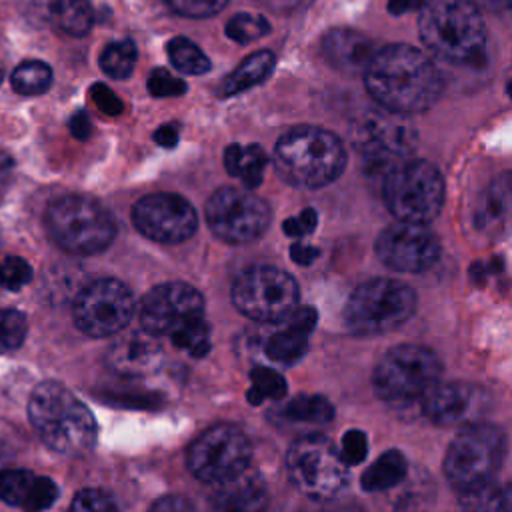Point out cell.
<instances>
[{
  "mask_svg": "<svg viewBox=\"0 0 512 512\" xmlns=\"http://www.w3.org/2000/svg\"><path fill=\"white\" fill-rule=\"evenodd\" d=\"M364 84L386 112L398 116L432 108L444 86L436 64L410 44L378 48L364 70Z\"/></svg>",
  "mask_w": 512,
  "mask_h": 512,
  "instance_id": "cell-1",
  "label": "cell"
},
{
  "mask_svg": "<svg viewBox=\"0 0 512 512\" xmlns=\"http://www.w3.org/2000/svg\"><path fill=\"white\" fill-rule=\"evenodd\" d=\"M28 414L42 442L58 454L78 456L96 442L92 412L60 382H40L30 396Z\"/></svg>",
  "mask_w": 512,
  "mask_h": 512,
  "instance_id": "cell-2",
  "label": "cell"
},
{
  "mask_svg": "<svg viewBox=\"0 0 512 512\" xmlns=\"http://www.w3.org/2000/svg\"><path fill=\"white\" fill-rule=\"evenodd\" d=\"M418 30L424 46L446 62L472 66L484 56L486 30L472 0H428L420 8Z\"/></svg>",
  "mask_w": 512,
  "mask_h": 512,
  "instance_id": "cell-3",
  "label": "cell"
},
{
  "mask_svg": "<svg viewBox=\"0 0 512 512\" xmlns=\"http://www.w3.org/2000/svg\"><path fill=\"white\" fill-rule=\"evenodd\" d=\"M346 166V150L338 136L318 126H296L274 146V168L282 180L300 188H322Z\"/></svg>",
  "mask_w": 512,
  "mask_h": 512,
  "instance_id": "cell-4",
  "label": "cell"
},
{
  "mask_svg": "<svg viewBox=\"0 0 512 512\" xmlns=\"http://www.w3.org/2000/svg\"><path fill=\"white\" fill-rule=\"evenodd\" d=\"M506 456L502 428L476 422L454 436L444 456V474L460 492H472L492 482Z\"/></svg>",
  "mask_w": 512,
  "mask_h": 512,
  "instance_id": "cell-5",
  "label": "cell"
},
{
  "mask_svg": "<svg viewBox=\"0 0 512 512\" xmlns=\"http://www.w3.org/2000/svg\"><path fill=\"white\" fill-rule=\"evenodd\" d=\"M52 240L72 254H96L110 246L116 224L110 212L88 196H62L46 210Z\"/></svg>",
  "mask_w": 512,
  "mask_h": 512,
  "instance_id": "cell-6",
  "label": "cell"
},
{
  "mask_svg": "<svg viewBox=\"0 0 512 512\" xmlns=\"http://www.w3.org/2000/svg\"><path fill=\"white\" fill-rule=\"evenodd\" d=\"M416 310V294L408 284L390 278L362 282L344 306V322L358 336H376L404 324Z\"/></svg>",
  "mask_w": 512,
  "mask_h": 512,
  "instance_id": "cell-7",
  "label": "cell"
},
{
  "mask_svg": "<svg viewBox=\"0 0 512 512\" xmlns=\"http://www.w3.org/2000/svg\"><path fill=\"white\" fill-rule=\"evenodd\" d=\"M386 208L400 222L428 224L444 204V180L426 160H406L382 180Z\"/></svg>",
  "mask_w": 512,
  "mask_h": 512,
  "instance_id": "cell-8",
  "label": "cell"
},
{
  "mask_svg": "<svg viewBox=\"0 0 512 512\" xmlns=\"http://www.w3.org/2000/svg\"><path fill=\"white\" fill-rule=\"evenodd\" d=\"M442 374V362L426 346L400 344L390 348L374 368L376 394L388 402H412L424 398Z\"/></svg>",
  "mask_w": 512,
  "mask_h": 512,
  "instance_id": "cell-9",
  "label": "cell"
},
{
  "mask_svg": "<svg viewBox=\"0 0 512 512\" xmlns=\"http://www.w3.org/2000/svg\"><path fill=\"white\" fill-rule=\"evenodd\" d=\"M286 468L294 486L314 500L336 496L348 482V466L332 440L322 434L298 438L288 448Z\"/></svg>",
  "mask_w": 512,
  "mask_h": 512,
  "instance_id": "cell-10",
  "label": "cell"
},
{
  "mask_svg": "<svg viewBox=\"0 0 512 512\" xmlns=\"http://www.w3.org/2000/svg\"><path fill=\"white\" fill-rule=\"evenodd\" d=\"M352 142L360 152L368 174H378L384 180L396 166L410 160L416 132L398 114L370 112L356 120Z\"/></svg>",
  "mask_w": 512,
  "mask_h": 512,
  "instance_id": "cell-11",
  "label": "cell"
},
{
  "mask_svg": "<svg viewBox=\"0 0 512 512\" xmlns=\"http://www.w3.org/2000/svg\"><path fill=\"white\" fill-rule=\"evenodd\" d=\"M232 304L258 322H282L298 304L296 280L274 266L244 270L232 284Z\"/></svg>",
  "mask_w": 512,
  "mask_h": 512,
  "instance_id": "cell-12",
  "label": "cell"
},
{
  "mask_svg": "<svg viewBox=\"0 0 512 512\" xmlns=\"http://www.w3.org/2000/svg\"><path fill=\"white\" fill-rule=\"evenodd\" d=\"M250 462V442L232 424H218L200 434L188 448L190 472L208 484L228 482L246 472Z\"/></svg>",
  "mask_w": 512,
  "mask_h": 512,
  "instance_id": "cell-13",
  "label": "cell"
},
{
  "mask_svg": "<svg viewBox=\"0 0 512 512\" xmlns=\"http://www.w3.org/2000/svg\"><path fill=\"white\" fill-rule=\"evenodd\" d=\"M206 222L216 238L244 244L262 236L268 228L270 208L260 196L244 188L224 186L206 202Z\"/></svg>",
  "mask_w": 512,
  "mask_h": 512,
  "instance_id": "cell-14",
  "label": "cell"
},
{
  "mask_svg": "<svg viewBox=\"0 0 512 512\" xmlns=\"http://www.w3.org/2000/svg\"><path fill=\"white\" fill-rule=\"evenodd\" d=\"M72 316L76 326L94 338L118 334L134 316L132 292L114 278H100L86 284L74 300Z\"/></svg>",
  "mask_w": 512,
  "mask_h": 512,
  "instance_id": "cell-15",
  "label": "cell"
},
{
  "mask_svg": "<svg viewBox=\"0 0 512 512\" xmlns=\"http://www.w3.org/2000/svg\"><path fill=\"white\" fill-rule=\"evenodd\" d=\"M132 222L140 234L154 242L178 244L196 232L198 216L186 198L158 192L148 194L134 204Z\"/></svg>",
  "mask_w": 512,
  "mask_h": 512,
  "instance_id": "cell-16",
  "label": "cell"
},
{
  "mask_svg": "<svg viewBox=\"0 0 512 512\" xmlns=\"http://www.w3.org/2000/svg\"><path fill=\"white\" fill-rule=\"evenodd\" d=\"M202 294L184 282L154 286L140 302V324L154 336H172L190 322L204 318Z\"/></svg>",
  "mask_w": 512,
  "mask_h": 512,
  "instance_id": "cell-17",
  "label": "cell"
},
{
  "mask_svg": "<svg viewBox=\"0 0 512 512\" xmlns=\"http://www.w3.org/2000/svg\"><path fill=\"white\" fill-rule=\"evenodd\" d=\"M376 254L392 270L422 272L438 260L440 240L428 224L396 220L380 232Z\"/></svg>",
  "mask_w": 512,
  "mask_h": 512,
  "instance_id": "cell-18",
  "label": "cell"
},
{
  "mask_svg": "<svg viewBox=\"0 0 512 512\" xmlns=\"http://www.w3.org/2000/svg\"><path fill=\"white\" fill-rule=\"evenodd\" d=\"M490 406V394L468 382L436 384L424 396V412L438 426H470L480 422Z\"/></svg>",
  "mask_w": 512,
  "mask_h": 512,
  "instance_id": "cell-19",
  "label": "cell"
},
{
  "mask_svg": "<svg viewBox=\"0 0 512 512\" xmlns=\"http://www.w3.org/2000/svg\"><path fill=\"white\" fill-rule=\"evenodd\" d=\"M162 358L158 336L144 328L116 338L108 348V364L122 376H146L160 366Z\"/></svg>",
  "mask_w": 512,
  "mask_h": 512,
  "instance_id": "cell-20",
  "label": "cell"
},
{
  "mask_svg": "<svg viewBox=\"0 0 512 512\" xmlns=\"http://www.w3.org/2000/svg\"><path fill=\"white\" fill-rule=\"evenodd\" d=\"M58 498L56 484L30 470H0V502L24 512H42Z\"/></svg>",
  "mask_w": 512,
  "mask_h": 512,
  "instance_id": "cell-21",
  "label": "cell"
},
{
  "mask_svg": "<svg viewBox=\"0 0 512 512\" xmlns=\"http://www.w3.org/2000/svg\"><path fill=\"white\" fill-rule=\"evenodd\" d=\"M266 506V486L248 470L228 482L218 484L210 498V512H266Z\"/></svg>",
  "mask_w": 512,
  "mask_h": 512,
  "instance_id": "cell-22",
  "label": "cell"
},
{
  "mask_svg": "<svg viewBox=\"0 0 512 512\" xmlns=\"http://www.w3.org/2000/svg\"><path fill=\"white\" fill-rule=\"evenodd\" d=\"M284 326L276 330L266 342V354L280 364H292L308 348V336L316 326L314 308H296L286 320Z\"/></svg>",
  "mask_w": 512,
  "mask_h": 512,
  "instance_id": "cell-23",
  "label": "cell"
},
{
  "mask_svg": "<svg viewBox=\"0 0 512 512\" xmlns=\"http://www.w3.org/2000/svg\"><path fill=\"white\" fill-rule=\"evenodd\" d=\"M376 50L370 38L350 28H334L322 40L326 60L342 72H364Z\"/></svg>",
  "mask_w": 512,
  "mask_h": 512,
  "instance_id": "cell-24",
  "label": "cell"
},
{
  "mask_svg": "<svg viewBox=\"0 0 512 512\" xmlns=\"http://www.w3.org/2000/svg\"><path fill=\"white\" fill-rule=\"evenodd\" d=\"M474 224L492 234L512 224V174H500L484 190L474 212Z\"/></svg>",
  "mask_w": 512,
  "mask_h": 512,
  "instance_id": "cell-25",
  "label": "cell"
},
{
  "mask_svg": "<svg viewBox=\"0 0 512 512\" xmlns=\"http://www.w3.org/2000/svg\"><path fill=\"white\" fill-rule=\"evenodd\" d=\"M408 462L400 450H388L370 464L362 474V488L372 494H386L406 480Z\"/></svg>",
  "mask_w": 512,
  "mask_h": 512,
  "instance_id": "cell-26",
  "label": "cell"
},
{
  "mask_svg": "<svg viewBox=\"0 0 512 512\" xmlns=\"http://www.w3.org/2000/svg\"><path fill=\"white\" fill-rule=\"evenodd\" d=\"M276 58L270 50H260L242 60L218 86L220 96H234L260 82H264L274 70Z\"/></svg>",
  "mask_w": 512,
  "mask_h": 512,
  "instance_id": "cell-27",
  "label": "cell"
},
{
  "mask_svg": "<svg viewBox=\"0 0 512 512\" xmlns=\"http://www.w3.org/2000/svg\"><path fill=\"white\" fill-rule=\"evenodd\" d=\"M224 166L228 174L240 178L246 188H256L264 176L266 154L258 144H230L224 152Z\"/></svg>",
  "mask_w": 512,
  "mask_h": 512,
  "instance_id": "cell-28",
  "label": "cell"
},
{
  "mask_svg": "<svg viewBox=\"0 0 512 512\" xmlns=\"http://www.w3.org/2000/svg\"><path fill=\"white\" fill-rule=\"evenodd\" d=\"M48 14L70 36H84L94 24V10L86 0H50Z\"/></svg>",
  "mask_w": 512,
  "mask_h": 512,
  "instance_id": "cell-29",
  "label": "cell"
},
{
  "mask_svg": "<svg viewBox=\"0 0 512 512\" xmlns=\"http://www.w3.org/2000/svg\"><path fill=\"white\" fill-rule=\"evenodd\" d=\"M460 496L464 512H512V486L508 484L490 482Z\"/></svg>",
  "mask_w": 512,
  "mask_h": 512,
  "instance_id": "cell-30",
  "label": "cell"
},
{
  "mask_svg": "<svg viewBox=\"0 0 512 512\" xmlns=\"http://www.w3.org/2000/svg\"><path fill=\"white\" fill-rule=\"evenodd\" d=\"M282 416L292 422H306V424H326L334 416L332 404L318 394H300L286 402L282 408Z\"/></svg>",
  "mask_w": 512,
  "mask_h": 512,
  "instance_id": "cell-31",
  "label": "cell"
},
{
  "mask_svg": "<svg viewBox=\"0 0 512 512\" xmlns=\"http://www.w3.org/2000/svg\"><path fill=\"white\" fill-rule=\"evenodd\" d=\"M10 82L18 94H42L52 84V70L40 60H26L14 68Z\"/></svg>",
  "mask_w": 512,
  "mask_h": 512,
  "instance_id": "cell-32",
  "label": "cell"
},
{
  "mask_svg": "<svg viewBox=\"0 0 512 512\" xmlns=\"http://www.w3.org/2000/svg\"><path fill=\"white\" fill-rule=\"evenodd\" d=\"M168 58L172 66L184 74H206L210 70L208 56L188 38H174L168 42Z\"/></svg>",
  "mask_w": 512,
  "mask_h": 512,
  "instance_id": "cell-33",
  "label": "cell"
},
{
  "mask_svg": "<svg viewBox=\"0 0 512 512\" xmlns=\"http://www.w3.org/2000/svg\"><path fill=\"white\" fill-rule=\"evenodd\" d=\"M136 44L132 40L110 42L100 56V66L110 78H128L136 64Z\"/></svg>",
  "mask_w": 512,
  "mask_h": 512,
  "instance_id": "cell-34",
  "label": "cell"
},
{
  "mask_svg": "<svg viewBox=\"0 0 512 512\" xmlns=\"http://www.w3.org/2000/svg\"><path fill=\"white\" fill-rule=\"evenodd\" d=\"M386 494H392L388 498L390 512H420L422 504L428 500L430 486L422 478L406 476V480L402 484H398L394 490H390Z\"/></svg>",
  "mask_w": 512,
  "mask_h": 512,
  "instance_id": "cell-35",
  "label": "cell"
},
{
  "mask_svg": "<svg viewBox=\"0 0 512 512\" xmlns=\"http://www.w3.org/2000/svg\"><path fill=\"white\" fill-rule=\"evenodd\" d=\"M250 380H252V386L248 390V400L252 404H258L260 400H266V398L280 400L286 394V382L276 370L256 366L250 372Z\"/></svg>",
  "mask_w": 512,
  "mask_h": 512,
  "instance_id": "cell-36",
  "label": "cell"
},
{
  "mask_svg": "<svg viewBox=\"0 0 512 512\" xmlns=\"http://www.w3.org/2000/svg\"><path fill=\"white\" fill-rule=\"evenodd\" d=\"M268 32H270L268 20L260 14H250V12H240L232 16L226 24L228 38H232L238 44H248L256 38H262Z\"/></svg>",
  "mask_w": 512,
  "mask_h": 512,
  "instance_id": "cell-37",
  "label": "cell"
},
{
  "mask_svg": "<svg viewBox=\"0 0 512 512\" xmlns=\"http://www.w3.org/2000/svg\"><path fill=\"white\" fill-rule=\"evenodd\" d=\"M172 344L188 350L192 356H204L210 350V328L204 318L190 322L170 336Z\"/></svg>",
  "mask_w": 512,
  "mask_h": 512,
  "instance_id": "cell-38",
  "label": "cell"
},
{
  "mask_svg": "<svg viewBox=\"0 0 512 512\" xmlns=\"http://www.w3.org/2000/svg\"><path fill=\"white\" fill-rule=\"evenodd\" d=\"M28 322L18 310H0V354L16 350L26 338Z\"/></svg>",
  "mask_w": 512,
  "mask_h": 512,
  "instance_id": "cell-39",
  "label": "cell"
},
{
  "mask_svg": "<svg viewBox=\"0 0 512 512\" xmlns=\"http://www.w3.org/2000/svg\"><path fill=\"white\" fill-rule=\"evenodd\" d=\"M70 512H120V508L108 492L98 488H84L74 496Z\"/></svg>",
  "mask_w": 512,
  "mask_h": 512,
  "instance_id": "cell-40",
  "label": "cell"
},
{
  "mask_svg": "<svg viewBox=\"0 0 512 512\" xmlns=\"http://www.w3.org/2000/svg\"><path fill=\"white\" fill-rule=\"evenodd\" d=\"M32 280V266L20 256H6L0 260V288L18 290Z\"/></svg>",
  "mask_w": 512,
  "mask_h": 512,
  "instance_id": "cell-41",
  "label": "cell"
},
{
  "mask_svg": "<svg viewBox=\"0 0 512 512\" xmlns=\"http://www.w3.org/2000/svg\"><path fill=\"white\" fill-rule=\"evenodd\" d=\"M166 4L186 18H208L218 14L228 0H166Z\"/></svg>",
  "mask_w": 512,
  "mask_h": 512,
  "instance_id": "cell-42",
  "label": "cell"
},
{
  "mask_svg": "<svg viewBox=\"0 0 512 512\" xmlns=\"http://www.w3.org/2000/svg\"><path fill=\"white\" fill-rule=\"evenodd\" d=\"M148 92L156 98H168V96H180L186 92L184 80L174 76L172 72L164 68H156L148 78Z\"/></svg>",
  "mask_w": 512,
  "mask_h": 512,
  "instance_id": "cell-43",
  "label": "cell"
},
{
  "mask_svg": "<svg viewBox=\"0 0 512 512\" xmlns=\"http://www.w3.org/2000/svg\"><path fill=\"white\" fill-rule=\"evenodd\" d=\"M338 452H340V456H342L346 466L360 464L366 458V454H368V438H366V434L362 430H348L342 436Z\"/></svg>",
  "mask_w": 512,
  "mask_h": 512,
  "instance_id": "cell-44",
  "label": "cell"
},
{
  "mask_svg": "<svg viewBox=\"0 0 512 512\" xmlns=\"http://www.w3.org/2000/svg\"><path fill=\"white\" fill-rule=\"evenodd\" d=\"M90 96L100 112H104L108 116H118L122 112V100L106 84H94Z\"/></svg>",
  "mask_w": 512,
  "mask_h": 512,
  "instance_id": "cell-45",
  "label": "cell"
},
{
  "mask_svg": "<svg viewBox=\"0 0 512 512\" xmlns=\"http://www.w3.org/2000/svg\"><path fill=\"white\" fill-rule=\"evenodd\" d=\"M316 224H318V216H316V212L312 210V208H306V210H302L298 216H292V218H288V220H284V232L288 234V236H306V234H310L314 228H316Z\"/></svg>",
  "mask_w": 512,
  "mask_h": 512,
  "instance_id": "cell-46",
  "label": "cell"
},
{
  "mask_svg": "<svg viewBox=\"0 0 512 512\" xmlns=\"http://www.w3.org/2000/svg\"><path fill=\"white\" fill-rule=\"evenodd\" d=\"M150 512H198V510L184 496H162L152 504Z\"/></svg>",
  "mask_w": 512,
  "mask_h": 512,
  "instance_id": "cell-47",
  "label": "cell"
},
{
  "mask_svg": "<svg viewBox=\"0 0 512 512\" xmlns=\"http://www.w3.org/2000/svg\"><path fill=\"white\" fill-rule=\"evenodd\" d=\"M70 132L78 140H86L92 134V122H90V116L84 110H78V112L72 114V118H70Z\"/></svg>",
  "mask_w": 512,
  "mask_h": 512,
  "instance_id": "cell-48",
  "label": "cell"
},
{
  "mask_svg": "<svg viewBox=\"0 0 512 512\" xmlns=\"http://www.w3.org/2000/svg\"><path fill=\"white\" fill-rule=\"evenodd\" d=\"M318 248L314 246H308V244H302V242H294L292 248H290V258L296 262V264H302V266H308L312 264L316 258H318Z\"/></svg>",
  "mask_w": 512,
  "mask_h": 512,
  "instance_id": "cell-49",
  "label": "cell"
},
{
  "mask_svg": "<svg viewBox=\"0 0 512 512\" xmlns=\"http://www.w3.org/2000/svg\"><path fill=\"white\" fill-rule=\"evenodd\" d=\"M154 140H156V144H160V146H164V148H174L176 142H178V130H176V126H172V124L160 126V128L154 132Z\"/></svg>",
  "mask_w": 512,
  "mask_h": 512,
  "instance_id": "cell-50",
  "label": "cell"
},
{
  "mask_svg": "<svg viewBox=\"0 0 512 512\" xmlns=\"http://www.w3.org/2000/svg\"><path fill=\"white\" fill-rule=\"evenodd\" d=\"M424 4L422 0H388V10L392 14H404L410 10H420Z\"/></svg>",
  "mask_w": 512,
  "mask_h": 512,
  "instance_id": "cell-51",
  "label": "cell"
},
{
  "mask_svg": "<svg viewBox=\"0 0 512 512\" xmlns=\"http://www.w3.org/2000/svg\"><path fill=\"white\" fill-rule=\"evenodd\" d=\"M12 166H14V162H12L10 154H8V152H4V150L0 148V184L8 178V174H10Z\"/></svg>",
  "mask_w": 512,
  "mask_h": 512,
  "instance_id": "cell-52",
  "label": "cell"
},
{
  "mask_svg": "<svg viewBox=\"0 0 512 512\" xmlns=\"http://www.w3.org/2000/svg\"><path fill=\"white\" fill-rule=\"evenodd\" d=\"M508 94H510V96H512V82H510V84H508Z\"/></svg>",
  "mask_w": 512,
  "mask_h": 512,
  "instance_id": "cell-53",
  "label": "cell"
},
{
  "mask_svg": "<svg viewBox=\"0 0 512 512\" xmlns=\"http://www.w3.org/2000/svg\"><path fill=\"white\" fill-rule=\"evenodd\" d=\"M2 76H4V70H2V66H0V82H2Z\"/></svg>",
  "mask_w": 512,
  "mask_h": 512,
  "instance_id": "cell-54",
  "label": "cell"
}]
</instances>
